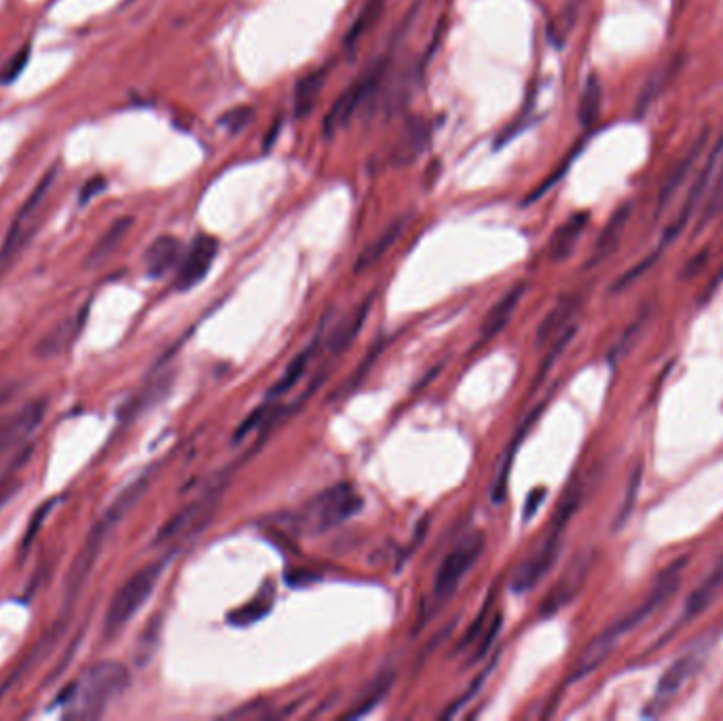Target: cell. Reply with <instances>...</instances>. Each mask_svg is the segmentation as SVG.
<instances>
[{"label": "cell", "mask_w": 723, "mask_h": 721, "mask_svg": "<svg viewBox=\"0 0 723 721\" xmlns=\"http://www.w3.org/2000/svg\"><path fill=\"white\" fill-rule=\"evenodd\" d=\"M148 485H151V472H146V474L138 476L134 483H129L117 495L115 502L110 504V508L102 514V519L94 525V529L89 531L87 540L81 546L77 557H74L68 576H66V582H64V597H66L68 607H72L74 601H77L81 588L85 586L87 578L91 576V571H94V567L100 559V554L110 538V533H113V529L125 519L129 510L140 502V497L146 493Z\"/></svg>", "instance_id": "1"}, {"label": "cell", "mask_w": 723, "mask_h": 721, "mask_svg": "<svg viewBox=\"0 0 723 721\" xmlns=\"http://www.w3.org/2000/svg\"><path fill=\"white\" fill-rule=\"evenodd\" d=\"M129 683H132V675H129L125 664L117 660L96 662L94 667H89L87 673L81 677L79 686H72L74 700L70 702L72 705L70 717L77 719L102 717L108 711V707L127 692Z\"/></svg>", "instance_id": "2"}, {"label": "cell", "mask_w": 723, "mask_h": 721, "mask_svg": "<svg viewBox=\"0 0 723 721\" xmlns=\"http://www.w3.org/2000/svg\"><path fill=\"white\" fill-rule=\"evenodd\" d=\"M55 180H58V165H53L51 170L45 172V176L39 180V184H36L28 199L24 201L20 212L15 214L13 223L5 235V242L0 246V280H3L9 269L15 265L17 258H20L22 252L28 248L36 231L41 229Z\"/></svg>", "instance_id": "3"}, {"label": "cell", "mask_w": 723, "mask_h": 721, "mask_svg": "<svg viewBox=\"0 0 723 721\" xmlns=\"http://www.w3.org/2000/svg\"><path fill=\"white\" fill-rule=\"evenodd\" d=\"M163 567H165L163 561L146 565L140 571H136L134 576L117 590L104 616L102 624L104 641L117 639L123 633V628L132 622L134 616L144 607V603L151 599L163 573Z\"/></svg>", "instance_id": "4"}, {"label": "cell", "mask_w": 723, "mask_h": 721, "mask_svg": "<svg viewBox=\"0 0 723 721\" xmlns=\"http://www.w3.org/2000/svg\"><path fill=\"white\" fill-rule=\"evenodd\" d=\"M362 506L364 502L354 491V487L349 483H339L322 491L320 495H315L303 508L296 523H299L303 529H311L313 533H322L351 519Z\"/></svg>", "instance_id": "5"}, {"label": "cell", "mask_w": 723, "mask_h": 721, "mask_svg": "<svg viewBox=\"0 0 723 721\" xmlns=\"http://www.w3.org/2000/svg\"><path fill=\"white\" fill-rule=\"evenodd\" d=\"M709 650H711V641L704 637L698 643H694L688 652L679 656L671 667L664 671V675L658 681L656 696L652 698V702L647 705V709L643 713L645 717H656V715L664 713V709L669 707L671 698L683 688V683L698 673V669L704 664V658L709 656Z\"/></svg>", "instance_id": "6"}, {"label": "cell", "mask_w": 723, "mask_h": 721, "mask_svg": "<svg viewBox=\"0 0 723 721\" xmlns=\"http://www.w3.org/2000/svg\"><path fill=\"white\" fill-rule=\"evenodd\" d=\"M482 550H485V535L472 533L466 540H461L447 554V557H444V561L440 563V567L436 571V578H434L436 601L449 599L455 593L459 582L468 576L470 569L480 559Z\"/></svg>", "instance_id": "7"}, {"label": "cell", "mask_w": 723, "mask_h": 721, "mask_svg": "<svg viewBox=\"0 0 723 721\" xmlns=\"http://www.w3.org/2000/svg\"><path fill=\"white\" fill-rule=\"evenodd\" d=\"M688 561H690V557H681V559H677L675 563H671L669 567H666L658 576V580H656V584L652 588V593L645 597V601L639 607H635L633 612H628L626 616H622L620 620L614 622V628L622 637L626 633L633 631V628H637L639 624H643L652 614H656L658 609L677 593L679 586H681L683 569H685V565H688Z\"/></svg>", "instance_id": "8"}, {"label": "cell", "mask_w": 723, "mask_h": 721, "mask_svg": "<svg viewBox=\"0 0 723 721\" xmlns=\"http://www.w3.org/2000/svg\"><path fill=\"white\" fill-rule=\"evenodd\" d=\"M383 70H385V64L370 68L364 77L351 83L345 94L339 96V100L335 102V106L330 108V113L324 121V129L328 136H335L339 129L349 125V121L354 119V115L358 113V108L370 100V96L375 94V89L381 83Z\"/></svg>", "instance_id": "9"}, {"label": "cell", "mask_w": 723, "mask_h": 721, "mask_svg": "<svg viewBox=\"0 0 723 721\" xmlns=\"http://www.w3.org/2000/svg\"><path fill=\"white\" fill-rule=\"evenodd\" d=\"M222 487H225L222 483H218L216 487H210L201 497H197L195 502L187 504L180 512H176L172 519L159 529L155 542L165 544V542L189 538L191 533H195L199 527L206 525V521L212 516L214 506L218 504Z\"/></svg>", "instance_id": "10"}, {"label": "cell", "mask_w": 723, "mask_h": 721, "mask_svg": "<svg viewBox=\"0 0 723 721\" xmlns=\"http://www.w3.org/2000/svg\"><path fill=\"white\" fill-rule=\"evenodd\" d=\"M721 157H723V136L715 142V146L711 149L707 161H704L700 172L696 174V178H694V182H692V187H690L688 195H685V199H683V203H681L679 214L675 216L673 223H671L669 227H666V231H664V244L673 242V239H677V237L681 235V231H683L685 227H688V223L692 220V214H694L696 208H698L700 199L704 197V193H707V189H709V184H711V180H713V174H715V170H717V165H719V159H721Z\"/></svg>", "instance_id": "11"}, {"label": "cell", "mask_w": 723, "mask_h": 721, "mask_svg": "<svg viewBox=\"0 0 723 721\" xmlns=\"http://www.w3.org/2000/svg\"><path fill=\"white\" fill-rule=\"evenodd\" d=\"M561 538H563V531H552L546 535L544 544L540 546V550H537L535 554H531V557L516 569L514 573V580H512V590L514 593H527V590L535 588L537 582H540L546 573L552 569L554 561L559 559V552H561Z\"/></svg>", "instance_id": "12"}, {"label": "cell", "mask_w": 723, "mask_h": 721, "mask_svg": "<svg viewBox=\"0 0 723 721\" xmlns=\"http://www.w3.org/2000/svg\"><path fill=\"white\" fill-rule=\"evenodd\" d=\"M216 256H218L216 239L210 235H199L193 242V246L189 248L187 256L182 258V265L176 275V288L180 292H187V290L199 286L210 273Z\"/></svg>", "instance_id": "13"}, {"label": "cell", "mask_w": 723, "mask_h": 721, "mask_svg": "<svg viewBox=\"0 0 723 721\" xmlns=\"http://www.w3.org/2000/svg\"><path fill=\"white\" fill-rule=\"evenodd\" d=\"M592 561H595V552L586 550V552L578 554V557L569 563V567L565 569L561 580L556 582V586L552 588V593L544 599V605H542V614L544 616L559 612L563 605H567L571 599H576V595L580 593V588L584 586V582L588 578V571L592 567Z\"/></svg>", "instance_id": "14"}, {"label": "cell", "mask_w": 723, "mask_h": 721, "mask_svg": "<svg viewBox=\"0 0 723 721\" xmlns=\"http://www.w3.org/2000/svg\"><path fill=\"white\" fill-rule=\"evenodd\" d=\"M45 411H47V402L36 400L22 406L20 411L0 417V453L20 445L26 436H30L36 428H39V423L45 417Z\"/></svg>", "instance_id": "15"}, {"label": "cell", "mask_w": 723, "mask_h": 721, "mask_svg": "<svg viewBox=\"0 0 723 721\" xmlns=\"http://www.w3.org/2000/svg\"><path fill=\"white\" fill-rule=\"evenodd\" d=\"M709 138H711V127H704L702 132L696 136V140H694V144L688 149V153H685V155L679 159V163L671 170L669 178L664 180L662 189H660V195H658V216L666 210V206H669V201L673 199V195L681 189V184H683L685 180H688V176H690L692 170L696 168L698 159L702 157L704 149H707Z\"/></svg>", "instance_id": "16"}, {"label": "cell", "mask_w": 723, "mask_h": 721, "mask_svg": "<svg viewBox=\"0 0 723 721\" xmlns=\"http://www.w3.org/2000/svg\"><path fill=\"white\" fill-rule=\"evenodd\" d=\"M525 292H527V284H516L514 288H510L504 294V297L491 307L485 322H482V326H480V341L482 343L493 339L495 335H499V332H502L508 326V322L514 316V311L518 309V305H521Z\"/></svg>", "instance_id": "17"}, {"label": "cell", "mask_w": 723, "mask_h": 721, "mask_svg": "<svg viewBox=\"0 0 723 721\" xmlns=\"http://www.w3.org/2000/svg\"><path fill=\"white\" fill-rule=\"evenodd\" d=\"M180 254H182V246L174 235L157 237L144 254V269H146L148 277L159 280V277L168 275L180 261Z\"/></svg>", "instance_id": "18"}, {"label": "cell", "mask_w": 723, "mask_h": 721, "mask_svg": "<svg viewBox=\"0 0 723 721\" xmlns=\"http://www.w3.org/2000/svg\"><path fill=\"white\" fill-rule=\"evenodd\" d=\"M721 588H723V557L717 561V565L713 567V571L709 573V576L698 584V588L688 597V601H685L681 624L690 622L696 616H700L704 609H707L713 603V599L721 593ZM677 628H675V631H677Z\"/></svg>", "instance_id": "19"}, {"label": "cell", "mask_w": 723, "mask_h": 721, "mask_svg": "<svg viewBox=\"0 0 723 721\" xmlns=\"http://www.w3.org/2000/svg\"><path fill=\"white\" fill-rule=\"evenodd\" d=\"M586 227H588L586 212H578V214L569 216L565 223L554 231L550 244H548V254L552 261H565V258H569L571 252L576 250Z\"/></svg>", "instance_id": "20"}, {"label": "cell", "mask_w": 723, "mask_h": 721, "mask_svg": "<svg viewBox=\"0 0 723 721\" xmlns=\"http://www.w3.org/2000/svg\"><path fill=\"white\" fill-rule=\"evenodd\" d=\"M630 218V203H624V206H620L614 216L609 218V223L605 225V229L601 231L599 239L595 248H592V254L588 258L586 267H597L599 263H603L605 258L614 252L618 246H620V239L624 235V229H626V223Z\"/></svg>", "instance_id": "21"}, {"label": "cell", "mask_w": 723, "mask_h": 721, "mask_svg": "<svg viewBox=\"0 0 723 721\" xmlns=\"http://www.w3.org/2000/svg\"><path fill=\"white\" fill-rule=\"evenodd\" d=\"M580 305L582 299L578 294H569V297H563L559 303H556L544 318V322L540 324V328H537V339H535L537 347H542L546 341L561 335V332L571 324V320L576 318Z\"/></svg>", "instance_id": "22"}, {"label": "cell", "mask_w": 723, "mask_h": 721, "mask_svg": "<svg viewBox=\"0 0 723 721\" xmlns=\"http://www.w3.org/2000/svg\"><path fill=\"white\" fill-rule=\"evenodd\" d=\"M620 639H622V635L616 631L614 624L607 626L605 631L584 650L582 658H580L578 664H576V669H573L571 681L584 679L586 675H590L592 671H595V669L599 667V664L609 656V652L614 650V645H616Z\"/></svg>", "instance_id": "23"}, {"label": "cell", "mask_w": 723, "mask_h": 721, "mask_svg": "<svg viewBox=\"0 0 723 721\" xmlns=\"http://www.w3.org/2000/svg\"><path fill=\"white\" fill-rule=\"evenodd\" d=\"M62 631H64V618H60L58 622L53 624L51 631L45 633L43 639L34 645V650L30 652V656L24 658V662L20 664V667H17V669L13 671V675L5 681L3 690H0V698H3V696L15 686L17 681H22L24 675H26L28 671H32V669L36 667V664H41V662L47 658V654L53 650L55 645H58V641H60V637H62Z\"/></svg>", "instance_id": "24"}, {"label": "cell", "mask_w": 723, "mask_h": 721, "mask_svg": "<svg viewBox=\"0 0 723 721\" xmlns=\"http://www.w3.org/2000/svg\"><path fill=\"white\" fill-rule=\"evenodd\" d=\"M326 79H328V68H318L296 83V89H294V115L296 117L303 119L315 108V104H318V100H320L322 89L326 85Z\"/></svg>", "instance_id": "25"}, {"label": "cell", "mask_w": 723, "mask_h": 721, "mask_svg": "<svg viewBox=\"0 0 723 721\" xmlns=\"http://www.w3.org/2000/svg\"><path fill=\"white\" fill-rule=\"evenodd\" d=\"M134 227V218L132 216H123L119 220H115L113 225L106 229V233L98 239L96 246L91 248L89 256H87V267H96L100 263H104L106 258L113 256L117 252V248L123 244V239L127 237V233L132 231Z\"/></svg>", "instance_id": "26"}, {"label": "cell", "mask_w": 723, "mask_h": 721, "mask_svg": "<svg viewBox=\"0 0 723 721\" xmlns=\"http://www.w3.org/2000/svg\"><path fill=\"white\" fill-rule=\"evenodd\" d=\"M404 223H406L404 218L392 220V223H389V225L381 231V235L375 239V242L368 244V246L362 250V254L358 256V261H356V273H360V271H364V269H368V267H373L375 263L381 261V258L389 252V248H392V246L398 242V239H400V235H402V231H404Z\"/></svg>", "instance_id": "27"}, {"label": "cell", "mask_w": 723, "mask_h": 721, "mask_svg": "<svg viewBox=\"0 0 723 721\" xmlns=\"http://www.w3.org/2000/svg\"><path fill=\"white\" fill-rule=\"evenodd\" d=\"M273 586L267 584L263 590H258L256 597L250 599L248 603H244L241 607L233 609V612L227 616V622L233 626H250L258 620H263L265 616L271 614L273 609Z\"/></svg>", "instance_id": "28"}, {"label": "cell", "mask_w": 723, "mask_h": 721, "mask_svg": "<svg viewBox=\"0 0 723 721\" xmlns=\"http://www.w3.org/2000/svg\"><path fill=\"white\" fill-rule=\"evenodd\" d=\"M683 64V58L681 55H677V58H673L671 62H666L662 68H658L654 75L645 81V85L641 87L639 91V98H637V115H645L647 108L652 106V102L662 94V89L669 85V81L673 79L675 72L681 68Z\"/></svg>", "instance_id": "29"}, {"label": "cell", "mask_w": 723, "mask_h": 721, "mask_svg": "<svg viewBox=\"0 0 723 721\" xmlns=\"http://www.w3.org/2000/svg\"><path fill=\"white\" fill-rule=\"evenodd\" d=\"M370 307H373V297H368L351 316H347L337 328L335 332H332L330 337V351H335V354H339V351L347 349L351 345V341H354L358 337L360 328L364 326L366 318H368V311Z\"/></svg>", "instance_id": "30"}, {"label": "cell", "mask_w": 723, "mask_h": 721, "mask_svg": "<svg viewBox=\"0 0 723 721\" xmlns=\"http://www.w3.org/2000/svg\"><path fill=\"white\" fill-rule=\"evenodd\" d=\"M428 136H430V132H428V127H425V123H421V121L411 123L396 146L394 159L400 165L415 161L425 151V146H428Z\"/></svg>", "instance_id": "31"}, {"label": "cell", "mask_w": 723, "mask_h": 721, "mask_svg": "<svg viewBox=\"0 0 723 721\" xmlns=\"http://www.w3.org/2000/svg\"><path fill=\"white\" fill-rule=\"evenodd\" d=\"M77 332H79V320L62 322L60 326H55L39 343H36V347H34L36 356L51 358V356L62 354V351L70 345V341L77 337Z\"/></svg>", "instance_id": "32"}, {"label": "cell", "mask_w": 723, "mask_h": 721, "mask_svg": "<svg viewBox=\"0 0 723 721\" xmlns=\"http://www.w3.org/2000/svg\"><path fill=\"white\" fill-rule=\"evenodd\" d=\"M601 106H603V87L599 83V79L592 75L586 81V87L582 91L580 98V106H578V119L584 127L595 125L599 121L601 115Z\"/></svg>", "instance_id": "33"}, {"label": "cell", "mask_w": 723, "mask_h": 721, "mask_svg": "<svg viewBox=\"0 0 723 721\" xmlns=\"http://www.w3.org/2000/svg\"><path fill=\"white\" fill-rule=\"evenodd\" d=\"M392 683H394V675H392V673H385V675L377 677V679L373 681V686H368V690L362 694V698L356 700L354 709L345 713V719H358V717H362V715L373 711V709L379 705V702L387 696L389 688H392Z\"/></svg>", "instance_id": "34"}, {"label": "cell", "mask_w": 723, "mask_h": 721, "mask_svg": "<svg viewBox=\"0 0 723 721\" xmlns=\"http://www.w3.org/2000/svg\"><path fill=\"white\" fill-rule=\"evenodd\" d=\"M383 9H385V0H370V3L362 9V13L358 15L356 24L349 28V32L345 36V43L354 45V43H358L362 39L366 32L373 30V26L377 24L379 17L383 15Z\"/></svg>", "instance_id": "35"}, {"label": "cell", "mask_w": 723, "mask_h": 721, "mask_svg": "<svg viewBox=\"0 0 723 721\" xmlns=\"http://www.w3.org/2000/svg\"><path fill=\"white\" fill-rule=\"evenodd\" d=\"M311 354H313V347H307V349L303 351V354H299V356H296V358L292 360V364L288 366V371L284 373V377L275 383V387L271 390V396H280V394L288 392L290 387L303 377Z\"/></svg>", "instance_id": "36"}, {"label": "cell", "mask_w": 723, "mask_h": 721, "mask_svg": "<svg viewBox=\"0 0 723 721\" xmlns=\"http://www.w3.org/2000/svg\"><path fill=\"white\" fill-rule=\"evenodd\" d=\"M723 210V165H721V172L717 174L715 182H713V189L709 193V199H707V206L702 208V214H700V220H698V227L696 231L700 233L704 227H707V223H711L713 218H717Z\"/></svg>", "instance_id": "37"}, {"label": "cell", "mask_w": 723, "mask_h": 721, "mask_svg": "<svg viewBox=\"0 0 723 721\" xmlns=\"http://www.w3.org/2000/svg\"><path fill=\"white\" fill-rule=\"evenodd\" d=\"M159 628H161V618H153V622L144 628V633L138 639L136 645V662L138 667H144V664L153 658L155 647L159 643Z\"/></svg>", "instance_id": "38"}, {"label": "cell", "mask_w": 723, "mask_h": 721, "mask_svg": "<svg viewBox=\"0 0 723 721\" xmlns=\"http://www.w3.org/2000/svg\"><path fill=\"white\" fill-rule=\"evenodd\" d=\"M28 451H30V449H28ZM28 451H26L20 459H17L15 464H11L9 470H7L3 476H0V510L5 508V504L9 502V499H11L17 491H20V487H22V478H20V474H17V472L22 470L24 461H26V457H28Z\"/></svg>", "instance_id": "39"}, {"label": "cell", "mask_w": 723, "mask_h": 721, "mask_svg": "<svg viewBox=\"0 0 723 721\" xmlns=\"http://www.w3.org/2000/svg\"><path fill=\"white\" fill-rule=\"evenodd\" d=\"M645 326H647V316H643V318H639L633 326H630L626 332H624V335L620 337V341L614 345V349H611V354H609V360L611 362H618L620 358H624L626 354H628V351L630 349H633L635 347V343H637V339H639V335H641V332L645 330Z\"/></svg>", "instance_id": "40"}, {"label": "cell", "mask_w": 723, "mask_h": 721, "mask_svg": "<svg viewBox=\"0 0 723 721\" xmlns=\"http://www.w3.org/2000/svg\"><path fill=\"white\" fill-rule=\"evenodd\" d=\"M641 478H643V468L637 466V470L633 472V476H630V483H628V491H626V497H624V504L616 516V529H620L626 521L630 512H633L635 508V499H637V493H639V485H641Z\"/></svg>", "instance_id": "41"}, {"label": "cell", "mask_w": 723, "mask_h": 721, "mask_svg": "<svg viewBox=\"0 0 723 721\" xmlns=\"http://www.w3.org/2000/svg\"><path fill=\"white\" fill-rule=\"evenodd\" d=\"M28 58H30V47L24 45V47H22L20 51H17V53L13 55V58L5 64V68L0 70V83L9 85V83H13L15 79H20L22 70H24L26 64H28Z\"/></svg>", "instance_id": "42"}, {"label": "cell", "mask_w": 723, "mask_h": 721, "mask_svg": "<svg viewBox=\"0 0 723 721\" xmlns=\"http://www.w3.org/2000/svg\"><path fill=\"white\" fill-rule=\"evenodd\" d=\"M252 117H254V110H252V108H248V106H237V108L229 110L227 115L220 117V125L227 127L231 134H237V132H241V129L250 125Z\"/></svg>", "instance_id": "43"}, {"label": "cell", "mask_w": 723, "mask_h": 721, "mask_svg": "<svg viewBox=\"0 0 723 721\" xmlns=\"http://www.w3.org/2000/svg\"><path fill=\"white\" fill-rule=\"evenodd\" d=\"M656 258H658V252H654V254H650V256H647L645 258V261H641V263H637L633 269H628L624 275H620L618 277V280H616V284L614 286H611V292H620V290H624V288H628L630 284H633L635 280H637V277L639 275H643L647 269H650L654 263H656Z\"/></svg>", "instance_id": "44"}, {"label": "cell", "mask_w": 723, "mask_h": 721, "mask_svg": "<svg viewBox=\"0 0 723 721\" xmlns=\"http://www.w3.org/2000/svg\"><path fill=\"white\" fill-rule=\"evenodd\" d=\"M315 580H320L318 573H311V571H305V569H292L286 573V582L288 586L292 588H301V586H307Z\"/></svg>", "instance_id": "45"}, {"label": "cell", "mask_w": 723, "mask_h": 721, "mask_svg": "<svg viewBox=\"0 0 723 721\" xmlns=\"http://www.w3.org/2000/svg\"><path fill=\"white\" fill-rule=\"evenodd\" d=\"M104 187H106V180H104L102 176H96V178H91L89 182H85L83 189H81V195H79V203H81V206H85V203H87L91 197H96L98 193H102Z\"/></svg>", "instance_id": "46"}, {"label": "cell", "mask_w": 723, "mask_h": 721, "mask_svg": "<svg viewBox=\"0 0 723 721\" xmlns=\"http://www.w3.org/2000/svg\"><path fill=\"white\" fill-rule=\"evenodd\" d=\"M265 413H267V406H261V409H256L244 423H241L239 425V428H237V432H235V440H239V438H244L252 428H254V425L258 423V421H263V417H265Z\"/></svg>", "instance_id": "47"}, {"label": "cell", "mask_w": 723, "mask_h": 721, "mask_svg": "<svg viewBox=\"0 0 723 721\" xmlns=\"http://www.w3.org/2000/svg\"><path fill=\"white\" fill-rule=\"evenodd\" d=\"M546 493H548V491H546L544 487H537V489H533V491H531V495H529V499H527L525 512H523L525 521H529L531 516L537 512V508H540V504H542V499L546 497Z\"/></svg>", "instance_id": "48"}, {"label": "cell", "mask_w": 723, "mask_h": 721, "mask_svg": "<svg viewBox=\"0 0 723 721\" xmlns=\"http://www.w3.org/2000/svg\"><path fill=\"white\" fill-rule=\"evenodd\" d=\"M707 254H709V250H704V252H700V254L694 258V261H690V263H688V267L683 269V277L696 275V273L700 271V267L704 265V261H707Z\"/></svg>", "instance_id": "49"}]
</instances>
